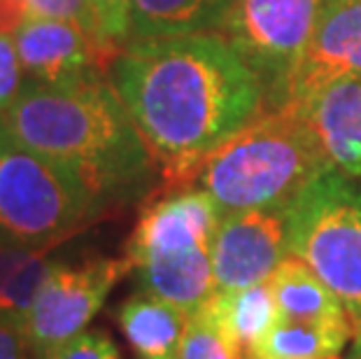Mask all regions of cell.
<instances>
[{
	"label": "cell",
	"instance_id": "cell-18",
	"mask_svg": "<svg viewBox=\"0 0 361 359\" xmlns=\"http://www.w3.org/2000/svg\"><path fill=\"white\" fill-rule=\"evenodd\" d=\"M51 248H24L0 243V322L24 327L26 315L49 273Z\"/></svg>",
	"mask_w": 361,
	"mask_h": 359
},
{
	"label": "cell",
	"instance_id": "cell-21",
	"mask_svg": "<svg viewBox=\"0 0 361 359\" xmlns=\"http://www.w3.org/2000/svg\"><path fill=\"white\" fill-rule=\"evenodd\" d=\"M87 5L105 40L117 49L124 47L130 30V0H87Z\"/></svg>",
	"mask_w": 361,
	"mask_h": 359
},
{
	"label": "cell",
	"instance_id": "cell-24",
	"mask_svg": "<svg viewBox=\"0 0 361 359\" xmlns=\"http://www.w3.org/2000/svg\"><path fill=\"white\" fill-rule=\"evenodd\" d=\"M24 71H21L17 44L12 35H0V117L10 110L24 87Z\"/></svg>",
	"mask_w": 361,
	"mask_h": 359
},
{
	"label": "cell",
	"instance_id": "cell-20",
	"mask_svg": "<svg viewBox=\"0 0 361 359\" xmlns=\"http://www.w3.org/2000/svg\"><path fill=\"white\" fill-rule=\"evenodd\" d=\"M180 359H245L207 305L187 315Z\"/></svg>",
	"mask_w": 361,
	"mask_h": 359
},
{
	"label": "cell",
	"instance_id": "cell-5",
	"mask_svg": "<svg viewBox=\"0 0 361 359\" xmlns=\"http://www.w3.org/2000/svg\"><path fill=\"white\" fill-rule=\"evenodd\" d=\"M291 255L334 289L361 324V185L329 171L291 205Z\"/></svg>",
	"mask_w": 361,
	"mask_h": 359
},
{
	"label": "cell",
	"instance_id": "cell-10",
	"mask_svg": "<svg viewBox=\"0 0 361 359\" xmlns=\"http://www.w3.org/2000/svg\"><path fill=\"white\" fill-rule=\"evenodd\" d=\"M350 75H361V0H324L301 63L289 80L282 108H301L326 84Z\"/></svg>",
	"mask_w": 361,
	"mask_h": 359
},
{
	"label": "cell",
	"instance_id": "cell-26",
	"mask_svg": "<svg viewBox=\"0 0 361 359\" xmlns=\"http://www.w3.org/2000/svg\"><path fill=\"white\" fill-rule=\"evenodd\" d=\"M30 19L26 0H0V35H17Z\"/></svg>",
	"mask_w": 361,
	"mask_h": 359
},
{
	"label": "cell",
	"instance_id": "cell-1",
	"mask_svg": "<svg viewBox=\"0 0 361 359\" xmlns=\"http://www.w3.org/2000/svg\"><path fill=\"white\" fill-rule=\"evenodd\" d=\"M112 87L154 157L166 192L194 187L198 168L261 112L264 87L221 33L126 42Z\"/></svg>",
	"mask_w": 361,
	"mask_h": 359
},
{
	"label": "cell",
	"instance_id": "cell-7",
	"mask_svg": "<svg viewBox=\"0 0 361 359\" xmlns=\"http://www.w3.org/2000/svg\"><path fill=\"white\" fill-rule=\"evenodd\" d=\"M133 273L128 257H96L82 264L54 262L21 327L35 359H49L87 331L119 280Z\"/></svg>",
	"mask_w": 361,
	"mask_h": 359
},
{
	"label": "cell",
	"instance_id": "cell-6",
	"mask_svg": "<svg viewBox=\"0 0 361 359\" xmlns=\"http://www.w3.org/2000/svg\"><path fill=\"white\" fill-rule=\"evenodd\" d=\"M324 0H235L219 30L257 73L273 108H282Z\"/></svg>",
	"mask_w": 361,
	"mask_h": 359
},
{
	"label": "cell",
	"instance_id": "cell-2",
	"mask_svg": "<svg viewBox=\"0 0 361 359\" xmlns=\"http://www.w3.org/2000/svg\"><path fill=\"white\" fill-rule=\"evenodd\" d=\"M0 133L78 175L105 212L140 201L157 182L154 157L98 73L63 84L24 80Z\"/></svg>",
	"mask_w": 361,
	"mask_h": 359
},
{
	"label": "cell",
	"instance_id": "cell-16",
	"mask_svg": "<svg viewBox=\"0 0 361 359\" xmlns=\"http://www.w3.org/2000/svg\"><path fill=\"white\" fill-rule=\"evenodd\" d=\"M235 0H130L128 42L219 33Z\"/></svg>",
	"mask_w": 361,
	"mask_h": 359
},
{
	"label": "cell",
	"instance_id": "cell-17",
	"mask_svg": "<svg viewBox=\"0 0 361 359\" xmlns=\"http://www.w3.org/2000/svg\"><path fill=\"white\" fill-rule=\"evenodd\" d=\"M207 308L245 359H252L259 343L280 320L271 280L252 287L231 289V292H214L212 299L207 301Z\"/></svg>",
	"mask_w": 361,
	"mask_h": 359
},
{
	"label": "cell",
	"instance_id": "cell-19",
	"mask_svg": "<svg viewBox=\"0 0 361 359\" xmlns=\"http://www.w3.org/2000/svg\"><path fill=\"white\" fill-rule=\"evenodd\" d=\"M355 327H324L280 317L252 359H338Z\"/></svg>",
	"mask_w": 361,
	"mask_h": 359
},
{
	"label": "cell",
	"instance_id": "cell-22",
	"mask_svg": "<svg viewBox=\"0 0 361 359\" xmlns=\"http://www.w3.org/2000/svg\"><path fill=\"white\" fill-rule=\"evenodd\" d=\"M49 359H121V355L105 329H87L54 350Z\"/></svg>",
	"mask_w": 361,
	"mask_h": 359
},
{
	"label": "cell",
	"instance_id": "cell-25",
	"mask_svg": "<svg viewBox=\"0 0 361 359\" xmlns=\"http://www.w3.org/2000/svg\"><path fill=\"white\" fill-rule=\"evenodd\" d=\"M0 359H35L21 327L0 322Z\"/></svg>",
	"mask_w": 361,
	"mask_h": 359
},
{
	"label": "cell",
	"instance_id": "cell-27",
	"mask_svg": "<svg viewBox=\"0 0 361 359\" xmlns=\"http://www.w3.org/2000/svg\"><path fill=\"white\" fill-rule=\"evenodd\" d=\"M352 357L361 359V324H355V334H352Z\"/></svg>",
	"mask_w": 361,
	"mask_h": 359
},
{
	"label": "cell",
	"instance_id": "cell-12",
	"mask_svg": "<svg viewBox=\"0 0 361 359\" xmlns=\"http://www.w3.org/2000/svg\"><path fill=\"white\" fill-rule=\"evenodd\" d=\"M334 171L361 178V75L319 89L301 108Z\"/></svg>",
	"mask_w": 361,
	"mask_h": 359
},
{
	"label": "cell",
	"instance_id": "cell-9",
	"mask_svg": "<svg viewBox=\"0 0 361 359\" xmlns=\"http://www.w3.org/2000/svg\"><path fill=\"white\" fill-rule=\"evenodd\" d=\"M14 44L26 78L44 84H63L98 73L121 51L75 21L40 17H30L17 30Z\"/></svg>",
	"mask_w": 361,
	"mask_h": 359
},
{
	"label": "cell",
	"instance_id": "cell-14",
	"mask_svg": "<svg viewBox=\"0 0 361 359\" xmlns=\"http://www.w3.org/2000/svg\"><path fill=\"white\" fill-rule=\"evenodd\" d=\"M117 324L135 359H180L187 312L140 292L117 310Z\"/></svg>",
	"mask_w": 361,
	"mask_h": 359
},
{
	"label": "cell",
	"instance_id": "cell-3",
	"mask_svg": "<svg viewBox=\"0 0 361 359\" xmlns=\"http://www.w3.org/2000/svg\"><path fill=\"white\" fill-rule=\"evenodd\" d=\"M334 171L317 135L296 108L259 112L247 126L210 152L196 185L224 215L291 208L317 178Z\"/></svg>",
	"mask_w": 361,
	"mask_h": 359
},
{
	"label": "cell",
	"instance_id": "cell-13",
	"mask_svg": "<svg viewBox=\"0 0 361 359\" xmlns=\"http://www.w3.org/2000/svg\"><path fill=\"white\" fill-rule=\"evenodd\" d=\"M140 292L175 305L187 315L201 310L217 292L207 248L154 255L133 264Z\"/></svg>",
	"mask_w": 361,
	"mask_h": 359
},
{
	"label": "cell",
	"instance_id": "cell-23",
	"mask_svg": "<svg viewBox=\"0 0 361 359\" xmlns=\"http://www.w3.org/2000/svg\"><path fill=\"white\" fill-rule=\"evenodd\" d=\"M28 3V12L30 17H40V19H66V21H75V24L84 26L91 30L98 40L110 44L101 35V30L96 26V19L91 14L87 0H26ZM114 47V44H110ZM117 49V47H114Z\"/></svg>",
	"mask_w": 361,
	"mask_h": 359
},
{
	"label": "cell",
	"instance_id": "cell-8",
	"mask_svg": "<svg viewBox=\"0 0 361 359\" xmlns=\"http://www.w3.org/2000/svg\"><path fill=\"white\" fill-rule=\"evenodd\" d=\"M291 255V208L224 215L210 245L217 292L268 282Z\"/></svg>",
	"mask_w": 361,
	"mask_h": 359
},
{
	"label": "cell",
	"instance_id": "cell-11",
	"mask_svg": "<svg viewBox=\"0 0 361 359\" xmlns=\"http://www.w3.org/2000/svg\"><path fill=\"white\" fill-rule=\"evenodd\" d=\"M221 221L214 198L201 187H184L157 198L140 212L126 243V257L137 264L147 257L194 248L210 250Z\"/></svg>",
	"mask_w": 361,
	"mask_h": 359
},
{
	"label": "cell",
	"instance_id": "cell-15",
	"mask_svg": "<svg viewBox=\"0 0 361 359\" xmlns=\"http://www.w3.org/2000/svg\"><path fill=\"white\" fill-rule=\"evenodd\" d=\"M271 287L280 317L324 327H355L334 289L301 257L289 255L273 273Z\"/></svg>",
	"mask_w": 361,
	"mask_h": 359
},
{
	"label": "cell",
	"instance_id": "cell-4",
	"mask_svg": "<svg viewBox=\"0 0 361 359\" xmlns=\"http://www.w3.org/2000/svg\"><path fill=\"white\" fill-rule=\"evenodd\" d=\"M105 208L75 173L0 133V243L54 248Z\"/></svg>",
	"mask_w": 361,
	"mask_h": 359
},
{
	"label": "cell",
	"instance_id": "cell-28",
	"mask_svg": "<svg viewBox=\"0 0 361 359\" xmlns=\"http://www.w3.org/2000/svg\"><path fill=\"white\" fill-rule=\"evenodd\" d=\"M338 3H345V0H338Z\"/></svg>",
	"mask_w": 361,
	"mask_h": 359
}]
</instances>
